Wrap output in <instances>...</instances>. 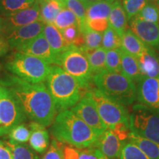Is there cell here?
I'll return each instance as SVG.
<instances>
[{"mask_svg":"<svg viewBox=\"0 0 159 159\" xmlns=\"http://www.w3.org/2000/svg\"><path fill=\"white\" fill-rule=\"evenodd\" d=\"M16 99L26 116L43 126H51L57 111L46 83H32L15 75H7L0 80Z\"/></svg>","mask_w":159,"mask_h":159,"instance_id":"6da1fadb","label":"cell"},{"mask_svg":"<svg viewBox=\"0 0 159 159\" xmlns=\"http://www.w3.org/2000/svg\"><path fill=\"white\" fill-rule=\"evenodd\" d=\"M50 133L59 142L85 149L92 146L98 136L70 109L59 112L51 125Z\"/></svg>","mask_w":159,"mask_h":159,"instance_id":"7a4b0ae2","label":"cell"},{"mask_svg":"<svg viewBox=\"0 0 159 159\" xmlns=\"http://www.w3.org/2000/svg\"><path fill=\"white\" fill-rule=\"evenodd\" d=\"M46 85L57 113L71 109L84 95L78 81L57 65L51 66Z\"/></svg>","mask_w":159,"mask_h":159,"instance_id":"3957f363","label":"cell"},{"mask_svg":"<svg viewBox=\"0 0 159 159\" xmlns=\"http://www.w3.org/2000/svg\"><path fill=\"white\" fill-rule=\"evenodd\" d=\"M93 83L103 94L124 106L132 105L136 99V84L122 73L105 70L94 75Z\"/></svg>","mask_w":159,"mask_h":159,"instance_id":"277c9868","label":"cell"},{"mask_svg":"<svg viewBox=\"0 0 159 159\" xmlns=\"http://www.w3.org/2000/svg\"><path fill=\"white\" fill-rule=\"evenodd\" d=\"M5 67L13 75L24 80L39 83L46 82L51 66L39 57L16 51Z\"/></svg>","mask_w":159,"mask_h":159,"instance_id":"5b68a950","label":"cell"},{"mask_svg":"<svg viewBox=\"0 0 159 159\" xmlns=\"http://www.w3.org/2000/svg\"><path fill=\"white\" fill-rule=\"evenodd\" d=\"M57 66L74 77L83 89L89 90L94 75L82 49L71 45L60 56Z\"/></svg>","mask_w":159,"mask_h":159,"instance_id":"8992f818","label":"cell"},{"mask_svg":"<svg viewBox=\"0 0 159 159\" xmlns=\"http://www.w3.org/2000/svg\"><path fill=\"white\" fill-rule=\"evenodd\" d=\"M89 91L107 128L114 130L123 125L130 127V114L125 106L108 98L97 88L89 89Z\"/></svg>","mask_w":159,"mask_h":159,"instance_id":"52a82bcc","label":"cell"},{"mask_svg":"<svg viewBox=\"0 0 159 159\" xmlns=\"http://www.w3.org/2000/svg\"><path fill=\"white\" fill-rule=\"evenodd\" d=\"M130 130L159 144V112L139 103L135 105L130 114Z\"/></svg>","mask_w":159,"mask_h":159,"instance_id":"ba28073f","label":"cell"},{"mask_svg":"<svg viewBox=\"0 0 159 159\" xmlns=\"http://www.w3.org/2000/svg\"><path fill=\"white\" fill-rule=\"evenodd\" d=\"M27 119L11 92L0 85V136H7L12 128L22 124Z\"/></svg>","mask_w":159,"mask_h":159,"instance_id":"9c48e42d","label":"cell"},{"mask_svg":"<svg viewBox=\"0 0 159 159\" xmlns=\"http://www.w3.org/2000/svg\"><path fill=\"white\" fill-rule=\"evenodd\" d=\"M70 110L89 125L98 136L108 129L99 116L94 99L89 91Z\"/></svg>","mask_w":159,"mask_h":159,"instance_id":"30bf717a","label":"cell"},{"mask_svg":"<svg viewBox=\"0 0 159 159\" xmlns=\"http://www.w3.org/2000/svg\"><path fill=\"white\" fill-rule=\"evenodd\" d=\"M3 18V26L1 34L5 36L19 27L35 21H41L39 5L37 2L30 7L5 16Z\"/></svg>","mask_w":159,"mask_h":159,"instance_id":"8fae6325","label":"cell"},{"mask_svg":"<svg viewBox=\"0 0 159 159\" xmlns=\"http://www.w3.org/2000/svg\"><path fill=\"white\" fill-rule=\"evenodd\" d=\"M136 99L139 104L159 112V75L142 77L137 83Z\"/></svg>","mask_w":159,"mask_h":159,"instance_id":"7c38bea8","label":"cell"},{"mask_svg":"<svg viewBox=\"0 0 159 159\" xmlns=\"http://www.w3.org/2000/svg\"><path fill=\"white\" fill-rule=\"evenodd\" d=\"M129 28L145 45L159 50V25L134 17L128 21Z\"/></svg>","mask_w":159,"mask_h":159,"instance_id":"4fadbf2b","label":"cell"},{"mask_svg":"<svg viewBox=\"0 0 159 159\" xmlns=\"http://www.w3.org/2000/svg\"><path fill=\"white\" fill-rule=\"evenodd\" d=\"M44 25L45 24L43 21H35L19 27L6 35L5 37L8 41L10 48L16 50L22 46L30 42L32 40L43 33Z\"/></svg>","mask_w":159,"mask_h":159,"instance_id":"5bb4252c","label":"cell"},{"mask_svg":"<svg viewBox=\"0 0 159 159\" xmlns=\"http://www.w3.org/2000/svg\"><path fill=\"white\" fill-rule=\"evenodd\" d=\"M125 142L126 141L121 139L114 130L107 129L98 137L92 146L99 149L103 156L107 158L119 159L121 151Z\"/></svg>","mask_w":159,"mask_h":159,"instance_id":"9a60e30c","label":"cell"},{"mask_svg":"<svg viewBox=\"0 0 159 159\" xmlns=\"http://www.w3.org/2000/svg\"><path fill=\"white\" fill-rule=\"evenodd\" d=\"M15 51L37 57L47 61L50 65H57V63L56 57L43 33Z\"/></svg>","mask_w":159,"mask_h":159,"instance_id":"2e32d148","label":"cell"},{"mask_svg":"<svg viewBox=\"0 0 159 159\" xmlns=\"http://www.w3.org/2000/svg\"><path fill=\"white\" fill-rule=\"evenodd\" d=\"M138 60L142 77H156L159 75V60L156 52L152 47H147Z\"/></svg>","mask_w":159,"mask_h":159,"instance_id":"e0dca14e","label":"cell"},{"mask_svg":"<svg viewBox=\"0 0 159 159\" xmlns=\"http://www.w3.org/2000/svg\"><path fill=\"white\" fill-rule=\"evenodd\" d=\"M43 34L50 45L52 50L56 57L58 64L59 57L70 47L63 38L61 31L57 29L53 24H47L44 25Z\"/></svg>","mask_w":159,"mask_h":159,"instance_id":"ac0fdd59","label":"cell"},{"mask_svg":"<svg viewBox=\"0 0 159 159\" xmlns=\"http://www.w3.org/2000/svg\"><path fill=\"white\" fill-rule=\"evenodd\" d=\"M31 130L29 139L30 147L39 153H43L49 146V135L46 127L35 122L29 125Z\"/></svg>","mask_w":159,"mask_h":159,"instance_id":"d6986e66","label":"cell"},{"mask_svg":"<svg viewBox=\"0 0 159 159\" xmlns=\"http://www.w3.org/2000/svg\"><path fill=\"white\" fill-rule=\"evenodd\" d=\"M108 22L109 26L121 37L129 28L128 19L122 6V1H116L113 3L108 18Z\"/></svg>","mask_w":159,"mask_h":159,"instance_id":"ffe728a7","label":"cell"},{"mask_svg":"<svg viewBox=\"0 0 159 159\" xmlns=\"http://www.w3.org/2000/svg\"><path fill=\"white\" fill-rule=\"evenodd\" d=\"M121 53V65L122 71L121 73L133 82L138 83L142 78L140 71H139L138 60L134 55H132L122 47L120 48Z\"/></svg>","mask_w":159,"mask_h":159,"instance_id":"44dd1931","label":"cell"},{"mask_svg":"<svg viewBox=\"0 0 159 159\" xmlns=\"http://www.w3.org/2000/svg\"><path fill=\"white\" fill-rule=\"evenodd\" d=\"M41 21L45 25L53 24L57 16L65 7L63 2L59 0H39Z\"/></svg>","mask_w":159,"mask_h":159,"instance_id":"7402d4cb","label":"cell"},{"mask_svg":"<svg viewBox=\"0 0 159 159\" xmlns=\"http://www.w3.org/2000/svg\"><path fill=\"white\" fill-rule=\"evenodd\" d=\"M148 46L134 34L130 28L125 31L122 36V48L136 57H139L144 52Z\"/></svg>","mask_w":159,"mask_h":159,"instance_id":"603a6c76","label":"cell"},{"mask_svg":"<svg viewBox=\"0 0 159 159\" xmlns=\"http://www.w3.org/2000/svg\"><path fill=\"white\" fill-rule=\"evenodd\" d=\"M80 48L83 49L88 58L93 74L96 75L106 70V66H105L106 51L102 47L94 49H87L85 47H80Z\"/></svg>","mask_w":159,"mask_h":159,"instance_id":"cb8c5ba5","label":"cell"},{"mask_svg":"<svg viewBox=\"0 0 159 159\" xmlns=\"http://www.w3.org/2000/svg\"><path fill=\"white\" fill-rule=\"evenodd\" d=\"M113 3L107 0H100L90 4L86 11L85 20L108 19Z\"/></svg>","mask_w":159,"mask_h":159,"instance_id":"d4e9b609","label":"cell"},{"mask_svg":"<svg viewBox=\"0 0 159 159\" xmlns=\"http://www.w3.org/2000/svg\"><path fill=\"white\" fill-rule=\"evenodd\" d=\"M128 139L136 144L150 159H159V144L148 140L133 132H130Z\"/></svg>","mask_w":159,"mask_h":159,"instance_id":"484cf974","label":"cell"},{"mask_svg":"<svg viewBox=\"0 0 159 159\" xmlns=\"http://www.w3.org/2000/svg\"><path fill=\"white\" fill-rule=\"evenodd\" d=\"M11 151L13 159H39V155L29 145L6 140L4 142Z\"/></svg>","mask_w":159,"mask_h":159,"instance_id":"4316f807","label":"cell"},{"mask_svg":"<svg viewBox=\"0 0 159 159\" xmlns=\"http://www.w3.org/2000/svg\"><path fill=\"white\" fill-rule=\"evenodd\" d=\"M35 2L34 0H0V16L12 14L30 7Z\"/></svg>","mask_w":159,"mask_h":159,"instance_id":"83f0119b","label":"cell"},{"mask_svg":"<svg viewBox=\"0 0 159 159\" xmlns=\"http://www.w3.org/2000/svg\"><path fill=\"white\" fill-rule=\"evenodd\" d=\"M63 38L69 45L82 47L84 46V37L79 25H71L61 30Z\"/></svg>","mask_w":159,"mask_h":159,"instance_id":"f1b7e54d","label":"cell"},{"mask_svg":"<svg viewBox=\"0 0 159 159\" xmlns=\"http://www.w3.org/2000/svg\"><path fill=\"white\" fill-rule=\"evenodd\" d=\"M84 37V46L82 47L94 49L101 47L102 41V33L94 31L89 28L86 25H83L80 27Z\"/></svg>","mask_w":159,"mask_h":159,"instance_id":"f546056e","label":"cell"},{"mask_svg":"<svg viewBox=\"0 0 159 159\" xmlns=\"http://www.w3.org/2000/svg\"><path fill=\"white\" fill-rule=\"evenodd\" d=\"M62 2L65 7L73 12L78 19L80 27L84 25L88 4L84 0H62Z\"/></svg>","mask_w":159,"mask_h":159,"instance_id":"4dcf8cb0","label":"cell"},{"mask_svg":"<svg viewBox=\"0 0 159 159\" xmlns=\"http://www.w3.org/2000/svg\"><path fill=\"white\" fill-rule=\"evenodd\" d=\"M53 25L61 31L69 26L79 25V20L73 12L64 7L57 16Z\"/></svg>","mask_w":159,"mask_h":159,"instance_id":"1f68e13d","label":"cell"},{"mask_svg":"<svg viewBox=\"0 0 159 159\" xmlns=\"http://www.w3.org/2000/svg\"><path fill=\"white\" fill-rule=\"evenodd\" d=\"M105 51L119 49L122 47V37L112 27L108 26L102 33V46Z\"/></svg>","mask_w":159,"mask_h":159,"instance_id":"d6a6232c","label":"cell"},{"mask_svg":"<svg viewBox=\"0 0 159 159\" xmlns=\"http://www.w3.org/2000/svg\"><path fill=\"white\" fill-rule=\"evenodd\" d=\"M30 134L31 130L30 126H27L25 123H22L12 128L7 136L8 137V141L10 142L25 144L29 141Z\"/></svg>","mask_w":159,"mask_h":159,"instance_id":"836d02e7","label":"cell"},{"mask_svg":"<svg viewBox=\"0 0 159 159\" xmlns=\"http://www.w3.org/2000/svg\"><path fill=\"white\" fill-rule=\"evenodd\" d=\"M119 159H150L139 148L136 144L131 141H126L123 145Z\"/></svg>","mask_w":159,"mask_h":159,"instance_id":"e575fe53","label":"cell"},{"mask_svg":"<svg viewBox=\"0 0 159 159\" xmlns=\"http://www.w3.org/2000/svg\"><path fill=\"white\" fill-rule=\"evenodd\" d=\"M105 66H106V70L111 72L121 73L122 65H121L120 48L106 51Z\"/></svg>","mask_w":159,"mask_h":159,"instance_id":"d590c367","label":"cell"},{"mask_svg":"<svg viewBox=\"0 0 159 159\" xmlns=\"http://www.w3.org/2000/svg\"><path fill=\"white\" fill-rule=\"evenodd\" d=\"M135 17L149 22L158 24L159 6L150 1Z\"/></svg>","mask_w":159,"mask_h":159,"instance_id":"8d00e7d4","label":"cell"},{"mask_svg":"<svg viewBox=\"0 0 159 159\" xmlns=\"http://www.w3.org/2000/svg\"><path fill=\"white\" fill-rule=\"evenodd\" d=\"M150 0H122V4L128 21L134 18Z\"/></svg>","mask_w":159,"mask_h":159,"instance_id":"74e56055","label":"cell"},{"mask_svg":"<svg viewBox=\"0 0 159 159\" xmlns=\"http://www.w3.org/2000/svg\"><path fill=\"white\" fill-rule=\"evenodd\" d=\"M64 145L65 144L52 137L50 145L41 159H63Z\"/></svg>","mask_w":159,"mask_h":159,"instance_id":"f35d334b","label":"cell"},{"mask_svg":"<svg viewBox=\"0 0 159 159\" xmlns=\"http://www.w3.org/2000/svg\"><path fill=\"white\" fill-rule=\"evenodd\" d=\"M85 25L92 30L103 33L109 26L108 19H89L85 20Z\"/></svg>","mask_w":159,"mask_h":159,"instance_id":"ab89813d","label":"cell"},{"mask_svg":"<svg viewBox=\"0 0 159 159\" xmlns=\"http://www.w3.org/2000/svg\"><path fill=\"white\" fill-rule=\"evenodd\" d=\"M63 159H79V150L71 145H64Z\"/></svg>","mask_w":159,"mask_h":159,"instance_id":"60d3db41","label":"cell"},{"mask_svg":"<svg viewBox=\"0 0 159 159\" xmlns=\"http://www.w3.org/2000/svg\"><path fill=\"white\" fill-rule=\"evenodd\" d=\"M10 49V45L5 35L0 33V57H2L8 52Z\"/></svg>","mask_w":159,"mask_h":159,"instance_id":"b9f144b4","label":"cell"},{"mask_svg":"<svg viewBox=\"0 0 159 159\" xmlns=\"http://www.w3.org/2000/svg\"><path fill=\"white\" fill-rule=\"evenodd\" d=\"M0 159H13L11 151L2 141L0 140Z\"/></svg>","mask_w":159,"mask_h":159,"instance_id":"7bdbcfd3","label":"cell"},{"mask_svg":"<svg viewBox=\"0 0 159 159\" xmlns=\"http://www.w3.org/2000/svg\"><path fill=\"white\" fill-rule=\"evenodd\" d=\"M3 19H4L3 16H0V33H2V29Z\"/></svg>","mask_w":159,"mask_h":159,"instance_id":"ee69618b","label":"cell"},{"mask_svg":"<svg viewBox=\"0 0 159 159\" xmlns=\"http://www.w3.org/2000/svg\"><path fill=\"white\" fill-rule=\"evenodd\" d=\"M84 1L89 5L91 3L95 2H97V1H100V0H84Z\"/></svg>","mask_w":159,"mask_h":159,"instance_id":"f6af8a7d","label":"cell"},{"mask_svg":"<svg viewBox=\"0 0 159 159\" xmlns=\"http://www.w3.org/2000/svg\"><path fill=\"white\" fill-rule=\"evenodd\" d=\"M150 1L152 2L155 3V4H156V5L159 6V0H150Z\"/></svg>","mask_w":159,"mask_h":159,"instance_id":"bcb514c9","label":"cell"},{"mask_svg":"<svg viewBox=\"0 0 159 159\" xmlns=\"http://www.w3.org/2000/svg\"><path fill=\"white\" fill-rule=\"evenodd\" d=\"M107 1L110 2L111 3H114V2H116V1H122V0H107Z\"/></svg>","mask_w":159,"mask_h":159,"instance_id":"7dc6e473","label":"cell"},{"mask_svg":"<svg viewBox=\"0 0 159 159\" xmlns=\"http://www.w3.org/2000/svg\"><path fill=\"white\" fill-rule=\"evenodd\" d=\"M101 159H110V158H107V157H105V156H103L102 158H101Z\"/></svg>","mask_w":159,"mask_h":159,"instance_id":"c3c4849f","label":"cell"},{"mask_svg":"<svg viewBox=\"0 0 159 159\" xmlns=\"http://www.w3.org/2000/svg\"><path fill=\"white\" fill-rule=\"evenodd\" d=\"M1 69H2V67H1V65H0V71H1Z\"/></svg>","mask_w":159,"mask_h":159,"instance_id":"681fc988","label":"cell"},{"mask_svg":"<svg viewBox=\"0 0 159 159\" xmlns=\"http://www.w3.org/2000/svg\"><path fill=\"white\" fill-rule=\"evenodd\" d=\"M35 2H39V0H34Z\"/></svg>","mask_w":159,"mask_h":159,"instance_id":"f907efd6","label":"cell"},{"mask_svg":"<svg viewBox=\"0 0 159 159\" xmlns=\"http://www.w3.org/2000/svg\"><path fill=\"white\" fill-rule=\"evenodd\" d=\"M59 1H61V2H62V0H59Z\"/></svg>","mask_w":159,"mask_h":159,"instance_id":"816d5d0a","label":"cell"}]
</instances>
